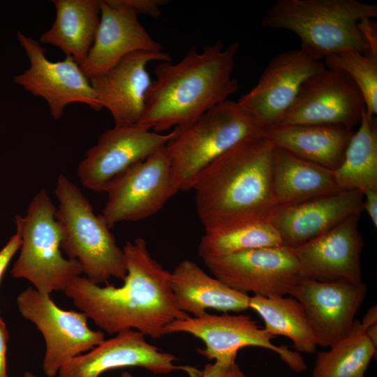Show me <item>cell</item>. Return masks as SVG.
I'll return each mask as SVG.
<instances>
[{
  "label": "cell",
  "mask_w": 377,
  "mask_h": 377,
  "mask_svg": "<svg viewBox=\"0 0 377 377\" xmlns=\"http://www.w3.org/2000/svg\"><path fill=\"white\" fill-rule=\"evenodd\" d=\"M364 332L374 346L377 348V325L370 326L364 330Z\"/></svg>",
  "instance_id": "74e56055"
},
{
  "label": "cell",
  "mask_w": 377,
  "mask_h": 377,
  "mask_svg": "<svg viewBox=\"0 0 377 377\" xmlns=\"http://www.w3.org/2000/svg\"><path fill=\"white\" fill-rule=\"evenodd\" d=\"M21 244V238L16 233L10 238L6 244L0 250V281L7 266L13 256L20 249Z\"/></svg>",
  "instance_id": "d6a6232c"
},
{
  "label": "cell",
  "mask_w": 377,
  "mask_h": 377,
  "mask_svg": "<svg viewBox=\"0 0 377 377\" xmlns=\"http://www.w3.org/2000/svg\"><path fill=\"white\" fill-rule=\"evenodd\" d=\"M179 131L157 133L141 124L114 125L101 135L79 163L80 182L91 191L105 192L114 178L165 146Z\"/></svg>",
  "instance_id": "7c38bea8"
},
{
  "label": "cell",
  "mask_w": 377,
  "mask_h": 377,
  "mask_svg": "<svg viewBox=\"0 0 377 377\" xmlns=\"http://www.w3.org/2000/svg\"><path fill=\"white\" fill-rule=\"evenodd\" d=\"M328 69L341 71L353 80L362 94L367 112L377 114V55L355 50L343 51L326 57Z\"/></svg>",
  "instance_id": "f546056e"
},
{
  "label": "cell",
  "mask_w": 377,
  "mask_h": 377,
  "mask_svg": "<svg viewBox=\"0 0 377 377\" xmlns=\"http://www.w3.org/2000/svg\"><path fill=\"white\" fill-rule=\"evenodd\" d=\"M9 334L6 325L0 316V377H8L6 353Z\"/></svg>",
  "instance_id": "e575fe53"
},
{
  "label": "cell",
  "mask_w": 377,
  "mask_h": 377,
  "mask_svg": "<svg viewBox=\"0 0 377 377\" xmlns=\"http://www.w3.org/2000/svg\"><path fill=\"white\" fill-rule=\"evenodd\" d=\"M334 174L341 190H377V123L366 110Z\"/></svg>",
  "instance_id": "484cf974"
},
{
  "label": "cell",
  "mask_w": 377,
  "mask_h": 377,
  "mask_svg": "<svg viewBox=\"0 0 377 377\" xmlns=\"http://www.w3.org/2000/svg\"><path fill=\"white\" fill-rule=\"evenodd\" d=\"M170 285L179 309L193 317L205 315L208 309L226 313L249 308L251 296L209 276L191 260H184L175 267Z\"/></svg>",
  "instance_id": "7402d4cb"
},
{
  "label": "cell",
  "mask_w": 377,
  "mask_h": 377,
  "mask_svg": "<svg viewBox=\"0 0 377 377\" xmlns=\"http://www.w3.org/2000/svg\"><path fill=\"white\" fill-rule=\"evenodd\" d=\"M57 207L45 189H40L28 206L25 216L15 218L22 240L20 255L10 274L24 279L43 294L65 290L83 270L75 260L66 259L61 249L62 235L55 218Z\"/></svg>",
  "instance_id": "52a82bcc"
},
{
  "label": "cell",
  "mask_w": 377,
  "mask_h": 377,
  "mask_svg": "<svg viewBox=\"0 0 377 377\" xmlns=\"http://www.w3.org/2000/svg\"><path fill=\"white\" fill-rule=\"evenodd\" d=\"M239 43L216 41L201 52L192 47L178 62L161 61L154 69L138 124L157 133L183 129L239 89L232 77Z\"/></svg>",
  "instance_id": "7a4b0ae2"
},
{
  "label": "cell",
  "mask_w": 377,
  "mask_h": 377,
  "mask_svg": "<svg viewBox=\"0 0 377 377\" xmlns=\"http://www.w3.org/2000/svg\"><path fill=\"white\" fill-rule=\"evenodd\" d=\"M272 181L276 205L297 204L342 191L334 170L275 146Z\"/></svg>",
  "instance_id": "cb8c5ba5"
},
{
  "label": "cell",
  "mask_w": 377,
  "mask_h": 377,
  "mask_svg": "<svg viewBox=\"0 0 377 377\" xmlns=\"http://www.w3.org/2000/svg\"><path fill=\"white\" fill-rule=\"evenodd\" d=\"M249 308L262 318L269 334L289 338L298 353L311 354L318 346L316 335L302 304L293 297H250Z\"/></svg>",
  "instance_id": "4316f807"
},
{
  "label": "cell",
  "mask_w": 377,
  "mask_h": 377,
  "mask_svg": "<svg viewBox=\"0 0 377 377\" xmlns=\"http://www.w3.org/2000/svg\"><path fill=\"white\" fill-rule=\"evenodd\" d=\"M364 194L342 190L302 202L277 205L268 221L279 233L283 244L295 249L363 211Z\"/></svg>",
  "instance_id": "44dd1931"
},
{
  "label": "cell",
  "mask_w": 377,
  "mask_h": 377,
  "mask_svg": "<svg viewBox=\"0 0 377 377\" xmlns=\"http://www.w3.org/2000/svg\"><path fill=\"white\" fill-rule=\"evenodd\" d=\"M355 214L319 237L293 249L301 278L325 283H362L360 253L363 239Z\"/></svg>",
  "instance_id": "e0dca14e"
},
{
  "label": "cell",
  "mask_w": 377,
  "mask_h": 377,
  "mask_svg": "<svg viewBox=\"0 0 377 377\" xmlns=\"http://www.w3.org/2000/svg\"><path fill=\"white\" fill-rule=\"evenodd\" d=\"M363 210L369 216L374 226L377 228V190L367 189L363 192Z\"/></svg>",
  "instance_id": "836d02e7"
},
{
  "label": "cell",
  "mask_w": 377,
  "mask_h": 377,
  "mask_svg": "<svg viewBox=\"0 0 377 377\" xmlns=\"http://www.w3.org/2000/svg\"><path fill=\"white\" fill-rule=\"evenodd\" d=\"M120 377H135L134 376H133L132 374H131L128 371H124L121 374V376Z\"/></svg>",
  "instance_id": "f35d334b"
},
{
  "label": "cell",
  "mask_w": 377,
  "mask_h": 377,
  "mask_svg": "<svg viewBox=\"0 0 377 377\" xmlns=\"http://www.w3.org/2000/svg\"><path fill=\"white\" fill-rule=\"evenodd\" d=\"M202 261L214 277L247 294L285 296L301 278L293 249L284 245L207 257Z\"/></svg>",
  "instance_id": "30bf717a"
},
{
  "label": "cell",
  "mask_w": 377,
  "mask_h": 377,
  "mask_svg": "<svg viewBox=\"0 0 377 377\" xmlns=\"http://www.w3.org/2000/svg\"><path fill=\"white\" fill-rule=\"evenodd\" d=\"M17 39L29 61V67L17 75L14 82L48 104L54 119H59L65 108L71 103H84L95 110L102 108L91 86L89 79L80 65L70 56L51 61L39 42L17 31Z\"/></svg>",
  "instance_id": "4fadbf2b"
},
{
  "label": "cell",
  "mask_w": 377,
  "mask_h": 377,
  "mask_svg": "<svg viewBox=\"0 0 377 377\" xmlns=\"http://www.w3.org/2000/svg\"><path fill=\"white\" fill-rule=\"evenodd\" d=\"M357 27L369 47V52L377 55L376 21L374 18L364 17L359 20Z\"/></svg>",
  "instance_id": "1f68e13d"
},
{
  "label": "cell",
  "mask_w": 377,
  "mask_h": 377,
  "mask_svg": "<svg viewBox=\"0 0 377 377\" xmlns=\"http://www.w3.org/2000/svg\"><path fill=\"white\" fill-rule=\"evenodd\" d=\"M16 303L22 317L33 323L44 337L42 368L47 377H54L71 359L105 340L103 332L88 326V318L83 312L59 308L50 295L32 286L17 295Z\"/></svg>",
  "instance_id": "9c48e42d"
},
{
  "label": "cell",
  "mask_w": 377,
  "mask_h": 377,
  "mask_svg": "<svg viewBox=\"0 0 377 377\" xmlns=\"http://www.w3.org/2000/svg\"><path fill=\"white\" fill-rule=\"evenodd\" d=\"M223 377H249L240 369L239 367L235 362L228 369Z\"/></svg>",
  "instance_id": "8d00e7d4"
},
{
  "label": "cell",
  "mask_w": 377,
  "mask_h": 377,
  "mask_svg": "<svg viewBox=\"0 0 377 377\" xmlns=\"http://www.w3.org/2000/svg\"><path fill=\"white\" fill-rule=\"evenodd\" d=\"M163 52H135L115 66L89 78L101 108L112 114L115 126L138 124L152 80L147 66L153 61H170Z\"/></svg>",
  "instance_id": "d6986e66"
},
{
  "label": "cell",
  "mask_w": 377,
  "mask_h": 377,
  "mask_svg": "<svg viewBox=\"0 0 377 377\" xmlns=\"http://www.w3.org/2000/svg\"><path fill=\"white\" fill-rule=\"evenodd\" d=\"M165 334L185 332L201 339L205 345L198 352L208 360L201 377H223L235 362L237 351L244 347L257 346L271 350L293 370L300 372L306 365L300 354L290 351L286 346L272 343L275 336L260 328L249 316L245 314L213 315L206 313L200 317L176 320L165 327Z\"/></svg>",
  "instance_id": "ba28073f"
},
{
  "label": "cell",
  "mask_w": 377,
  "mask_h": 377,
  "mask_svg": "<svg viewBox=\"0 0 377 377\" xmlns=\"http://www.w3.org/2000/svg\"><path fill=\"white\" fill-rule=\"evenodd\" d=\"M102 215L110 228L123 221H136L158 212L177 193L172 184L165 146L114 178L105 191Z\"/></svg>",
  "instance_id": "8fae6325"
},
{
  "label": "cell",
  "mask_w": 377,
  "mask_h": 377,
  "mask_svg": "<svg viewBox=\"0 0 377 377\" xmlns=\"http://www.w3.org/2000/svg\"><path fill=\"white\" fill-rule=\"evenodd\" d=\"M365 110L364 98L348 75L326 68L303 84L279 124L335 125L353 130Z\"/></svg>",
  "instance_id": "9a60e30c"
},
{
  "label": "cell",
  "mask_w": 377,
  "mask_h": 377,
  "mask_svg": "<svg viewBox=\"0 0 377 377\" xmlns=\"http://www.w3.org/2000/svg\"><path fill=\"white\" fill-rule=\"evenodd\" d=\"M274 149L264 133L252 136L200 174L191 190L205 230L268 221L277 206L272 181Z\"/></svg>",
  "instance_id": "3957f363"
},
{
  "label": "cell",
  "mask_w": 377,
  "mask_h": 377,
  "mask_svg": "<svg viewBox=\"0 0 377 377\" xmlns=\"http://www.w3.org/2000/svg\"><path fill=\"white\" fill-rule=\"evenodd\" d=\"M281 237L267 220L205 230L198 248L199 256H220L253 249L282 246Z\"/></svg>",
  "instance_id": "f1b7e54d"
},
{
  "label": "cell",
  "mask_w": 377,
  "mask_h": 377,
  "mask_svg": "<svg viewBox=\"0 0 377 377\" xmlns=\"http://www.w3.org/2000/svg\"><path fill=\"white\" fill-rule=\"evenodd\" d=\"M376 350L360 321L355 320L343 338L328 351L318 353L312 377H364Z\"/></svg>",
  "instance_id": "83f0119b"
},
{
  "label": "cell",
  "mask_w": 377,
  "mask_h": 377,
  "mask_svg": "<svg viewBox=\"0 0 377 377\" xmlns=\"http://www.w3.org/2000/svg\"><path fill=\"white\" fill-rule=\"evenodd\" d=\"M325 68L323 61L300 48L281 52L269 62L256 84L237 103L265 128L279 124L303 84Z\"/></svg>",
  "instance_id": "5bb4252c"
},
{
  "label": "cell",
  "mask_w": 377,
  "mask_h": 377,
  "mask_svg": "<svg viewBox=\"0 0 377 377\" xmlns=\"http://www.w3.org/2000/svg\"><path fill=\"white\" fill-rule=\"evenodd\" d=\"M24 377H36V376L30 371H26L24 374Z\"/></svg>",
  "instance_id": "ab89813d"
},
{
  "label": "cell",
  "mask_w": 377,
  "mask_h": 377,
  "mask_svg": "<svg viewBox=\"0 0 377 377\" xmlns=\"http://www.w3.org/2000/svg\"><path fill=\"white\" fill-rule=\"evenodd\" d=\"M56 17L40 37L80 65L94 43L101 19L99 0H54Z\"/></svg>",
  "instance_id": "d4e9b609"
},
{
  "label": "cell",
  "mask_w": 377,
  "mask_h": 377,
  "mask_svg": "<svg viewBox=\"0 0 377 377\" xmlns=\"http://www.w3.org/2000/svg\"><path fill=\"white\" fill-rule=\"evenodd\" d=\"M54 193L61 251L77 260L86 277L96 284L107 283L112 277L123 281L126 275L124 252L103 215L95 214L89 200L65 175L58 177Z\"/></svg>",
  "instance_id": "5b68a950"
},
{
  "label": "cell",
  "mask_w": 377,
  "mask_h": 377,
  "mask_svg": "<svg viewBox=\"0 0 377 377\" xmlns=\"http://www.w3.org/2000/svg\"><path fill=\"white\" fill-rule=\"evenodd\" d=\"M126 275L116 287L101 286L87 277L74 278L66 295L88 318L108 334L133 330L153 339L165 335V327L190 316L182 311L170 285L171 272L150 255L145 240L137 237L124 246Z\"/></svg>",
  "instance_id": "6da1fadb"
},
{
  "label": "cell",
  "mask_w": 377,
  "mask_h": 377,
  "mask_svg": "<svg viewBox=\"0 0 377 377\" xmlns=\"http://www.w3.org/2000/svg\"><path fill=\"white\" fill-rule=\"evenodd\" d=\"M265 129L237 102L226 100L214 106L179 129L165 145L174 187L177 192L191 190L200 174L214 160L243 140L264 133Z\"/></svg>",
  "instance_id": "8992f818"
},
{
  "label": "cell",
  "mask_w": 377,
  "mask_h": 377,
  "mask_svg": "<svg viewBox=\"0 0 377 377\" xmlns=\"http://www.w3.org/2000/svg\"><path fill=\"white\" fill-rule=\"evenodd\" d=\"M353 133L335 125L277 124L265 128L264 134L275 147L334 170L342 162Z\"/></svg>",
  "instance_id": "603a6c76"
},
{
  "label": "cell",
  "mask_w": 377,
  "mask_h": 377,
  "mask_svg": "<svg viewBox=\"0 0 377 377\" xmlns=\"http://www.w3.org/2000/svg\"><path fill=\"white\" fill-rule=\"evenodd\" d=\"M138 15L142 14L151 17H158L161 15V6L165 5V0H121Z\"/></svg>",
  "instance_id": "4dcf8cb0"
},
{
  "label": "cell",
  "mask_w": 377,
  "mask_h": 377,
  "mask_svg": "<svg viewBox=\"0 0 377 377\" xmlns=\"http://www.w3.org/2000/svg\"><path fill=\"white\" fill-rule=\"evenodd\" d=\"M138 14L121 0L101 1V19L94 43L80 65L89 79L106 71L135 52H161L139 22Z\"/></svg>",
  "instance_id": "ffe728a7"
},
{
  "label": "cell",
  "mask_w": 377,
  "mask_h": 377,
  "mask_svg": "<svg viewBox=\"0 0 377 377\" xmlns=\"http://www.w3.org/2000/svg\"><path fill=\"white\" fill-rule=\"evenodd\" d=\"M360 323L364 330L370 326L377 325V307L376 305L367 311Z\"/></svg>",
  "instance_id": "d590c367"
},
{
  "label": "cell",
  "mask_w": 377,
  "mask_h": 377,
  "mask_svg": "<svg viewBox=\"0 0 377 377\" xmlns=\"http://www.w3.org/2000/svg\"><path fill=\"white\" fill-rule=\"evenodd\" d=\"M376 17V5L357 0H276L262 26L293 32L300 40V49L321 61L343 51L369 52L357 23Z\"/></svg>",
  "instance_id": "277c9868"
},
{
  "label": "cell",
  "mask_w": 377,
  "mask_h": 377,
  "mask_svg": "<svg viewBox=\"0 0 377 377\" xmlns=\"http://www.w3.org/2000/svg\"><path fill=\"white\" fill-rule=\"evenodd\" d=\"M177 357L149 343L145 335L133 330H124L104 340L85 354L79 355L59 371V377H99L103 372L127 367H140L157 374L175 370L189 377H201L202 371L175 364Z\"/></svg>",
  "instance_id": "2e32d148"
},
{
  "label": "cell",
  "mask_w": 377,
  "mask_h": 377,
  "mask_svg": "<svg viewBox=\"0 0 377 377\" xmlns=\"http://www.w3.org/2000/svg\"><path fill=\"white\" fill-rule=\"evenodd\" d=\"M367 291L364 283H325L300 278L289 295L304 308L318 346L330 348L350 330Z\"/></svg>",
  "instance_id": "ac0fdd59"
}]
</instances>
